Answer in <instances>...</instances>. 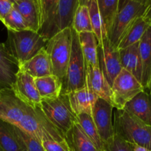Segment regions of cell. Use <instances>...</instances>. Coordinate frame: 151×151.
Returning <instances> with one entry per match:
<instances>
[{"instance_id":"obj_32","label":"cell","mask_w":151,"mask_h":151,"mask_svg":"<svg viewBox=\"0 0 151 151\" xmlns=\"http://www.w3.org/2000/svg\"><path fill=\"white\" fill-rule=\"evenodd\" d=\"M13 126L15 133L24 151H45L43 147L42 143L39 139L25 132L19 127L13 125Z\"/></svg>"},{"instance_id":"obj_44","label":"cell","mask_w":151,"mask_h":151,"mask_svg":"<svg viewBox=\"0 0 151 151\" xmlns=\"http://www.w3.org/2000/svg\"><path fill=\"white\" fill-rule=\"evenodd\" d=\"M148 91H150V94H151V83H150V88H149Z\"/></svg>"},{"instance_id":"obj_8","label":"cell","mask_w":151,"mask_h":151,"mask_svg":"<svg viewBox=\"0 0 151 151\" xmlns=\"http://www.w3.org/2000/svg\"><path fill=\"white\" fill-rule=\"evenodd\" d=\"M97 60L99 69L103 72L111 87L114 81L122 68L119 58V50L112 46L108 37L98 42Z\"/></svg>"},{"instance_id":"obj_5","label":"cell","mask_w":151,"mask_h":151,"mask_svg":"<svg viewBox=\"0 0 151 151\" xmlns=\"http://www.w3.org/2000/svg\"><path fill=\"white\" fill-rule=\"evenodd\" d=\"M16 126L41 142L45 139L65 141L64 135L49 121L40 107L33 109L28 106L26 114Z\"/></svg>"},{"instance_id":"obj_14","label":"cell","mask_w":151,"mask_h":151,"mask_svg":"<svg viewBox=\"0 0 151 151\" xmlns=\"http://www.w3.org/2000/svg\"><path fill=\"white\" fill-rule=\"evenodd\" d=\"M98 98L103 99L111 104V87L99 69L98 66L86 64V85Z\"/></svg>"},{"instance_id":"obj_6","label":"cell","mask_w":151,"mask_h":151,"mask_svg":"<svg viewBox=\"0 0 151 151\" xmlns=\"http://www.w3.org/2000/svg\"><path fill=\"white\" fill-rule=\"evenodd\" d=\"M40 109L50 122L63 135L77 122V116L72 111L67 94H60L55 100H42Z\"/></svg>"},{"instance_id":"obj_41","label":"cell","mask_w":151,"mask_h":151,"mask_svg":"<svg viewBox=\"0 0 151 151\" xmlns=\"http://www.w3.org/2000/svg\"><path fill=\"white\" fill-rule=\"evenodd\" d=\"M133 1H137V2H139L141 3V4H145V0H133Z\"/></svg>"},{"instance_id":"obj_27","label":"cell","mask_w":151,"mask_h":151,"mask_svg":"<svg viewBox=\"0 0 151 151\" xmlns=\"http://www.w3.org/2000/svg\"><path fill=\"white\" fill-rule=\"evenodd\" d=\"M0 147L3 151H24L13 125L0 120Z\"/></svg>"},{"instance_id":"obj_3","label":"cell","mask_w":151,"mask_h":151,"mask_svg":"<svg viewBox=\"0 0 151 151\" xmlns=\"http://www.w3.org/2000/svg\"><path fill=\"white\" fill-rule=\"evenodd\" d=\"M86 85V63L80 45L78 33L72 27L71 54L60 94H67Z\"/></svg>"},{"instance_id":"obj_10","label":"cell","mask_w":151,"mask_h":151,"mask_svg":"<svg viewBox=\"0 0 151 151\" xmlns=\"http://www.w3.org/2000/svg\"><path fill=\"white\" fill-rule=\"evenodd\" d=\"M28 106L16 96L12 88L0 89V120L18 125Z\"/></svg>"},{"instance_id":"obj_30","label":"cell","mask_w":151,"mask_h":151,"mask_svg":"<svg viewBox=\"0 0 151 151\" xmlns=\"http://www.w3.org/2000/svg\"><path fill=\"white\" fill-rule=\"evenodd\" d=\"M87 6L89 10L90 19H91L93 32L97 37L98 42H100L102 40L108 37V35L104 24H103L100 13L99 12L97 0H89Z\"/></svg>"},{"instance_id":"obj_13","label":"cell","mask_w":151,"mask_h":151,"mask_svg":"<svg viewBox=\"0 0 151 151\" xmlns=\"http://www.w3.org/2000/svg\"><path fill=\"white\" fill-rule=\"evenodd\" d=\"M19 72V63L10 54L5 44L0 43V89L12 88Z\"/></svg>"},{"instance_id":"obj_28","label":"cell","mask_w":151,"mask_h":151,"mask_svg":"<svg viewBox=\"0 0 151 151\" xmlns=\"http://www.w3.org/2000/svg\"><path fill=\"white\" fill-rule=\"evenodd\" d=\"M77 122L83 129L86 135L92 142L98 151L103 150V143L100 139L92 116L87 114L77 115Z\"/></svg>"},{"instance_id":"obj_12","label":"cell","mask_w":151,"mask_h":151,"mask_svg":"<svg viewBox=\"0 0 151 151\" xmlns=\"http://www.w3.org/2000/svg\"><path fill=\"white\" fill-rule=\"evenodd\" d=\"M16 97L31 108L40 107L41 98L35 86V80L29 74L19 70L12 88Z\"/></svg>"},{"instance_id":"obj_35","label":"cell","mask_w":151,"mask_h":151,"mask_svg":"<svg viewBox=\"0 0 151 151\" xmlns=\"http://www.w3.org/2000/svg\"><path fill=\"white\" fill-rule=\"evenodd\" d=\"M45 151H69L66 141L58 142L53 139H45L41 142Z\"/></svg>"},{"instance_id":"obj_15","label":"cell","mask_w":151,"mask_h":151,"mask_svg":"<svg viewBox=\"0 0 151 151\" xmlns=\"http://www.w3.org/2000/svg\"><path fill=\"white\" fill-rule=\"evenodd\" d=\"M69 105L75 115L92 114V110L98 97L86 86L67 94Z\"/></svg>"},{"instance_id":"obj_23","label":"cell","mask_w":151,"mask_h":151,"mask_svg":"<svg viewBox=\"0 0 151 151\" xmlns=\"http://www.w3.org/2000/svg\"><path fill=\"white\" fill-rule=\"evenodd\" d=\"M64 139L69 151H98L78 122L65 134Z\"/></svg>"},{"instance_id":"obj_16","label":"cell","mask_w":151,"mask_h":151,"mask_svg":"<svg viewBox=\"0 0 151 151\" xmlns=\"http://www.w3.org/2000/svg\"><path fill=\"white\" fill-rule=\"evenodd\" d=\"M128 111L145 123L151 125V94L148 90L141 91L124 106Z\"/></svg>"},{"instance_id":"obj_2","label":"cell","mask_w":151,"mask_h":151,"mask_svg":"<svg viewBox=\"0 0 151 151\" xmlns=\"http://www.w3.org/2000/svg\"><path fill=\"white\" fill-rule=\"evenodd\" d=\"M48 41L38 32L29 29L19 32L7 30L5 45L21 65L45 48Z\"/></svg>"},{"instance_id":"obj_22","label":"cell","mask_w":151,"mask_h":151,"mask_svg":"<svg viewBox=\"0 0 151 151\" xmlns=\"http://www.w3.org/2000/svg\"><path fill=\"white\" fill-rule=\"evenodd\" d=\"M79 4V0H58L54 22L55 33L72 27L74 16Z\"/></svg>"},{"instance_id":"obj_36","label":"cell","mask_w":151,"mask_h":151,"mask_svg":"<svg viewBox=\"0 0 151 151\" xmlns=\"http://www.w3.org/2000/svg\"><path fill=\"white\" fill-rule=\"evenodd\" d=\"M13 4L9 0H0V21L2 22L6 16L13 9Z\"/></svg>"},{"instance_id":"obj_25","label":"cell","mask_w":151,"mask_h":151,"mask_svg":"<svg viewBox=\"0 0 151 151\" xmlns=\"http://www.w3.org/2000/svg\"><path fill=\"white\" fill-rule=\"evenodd\" d=\"M34 80L41 100H55L61 94L62 83L55 75L34 78Z\"/></svg>"},{"instance_id":"obj_43","label":"cell","mask_w":151,"mask_h":151,"mask_svg":"<svg viewBox=\"0 0 151 151\" xmlns=\"http://www.w3.org/2000/svg\"><path fill=\"white\" fill-rule=\"evenodd\" d=\"M9 1H10V2H12V3H13V4H14V3L17 2L18 1H19V0H9Z\"/></svg>"},{"instance_id":"obj_9","label":"cell","mask_w":151,"mask_h":151,"mask_svg":"<svg viewBox=\"0 0 151 151\" xmlns=\"http://www.w3.org/2000/svg\"><path fill=\"white\" fill-rule=\"evenodd\" d=\"M145 10V6L144 4L131 0L118 12L108 35V38L114 47L118 49V45L125 31L137 17L143 15Z\"/></svg>"},{"instance_id":"obj_46","label":"cell","mask_w":151,"mask_h":151,"mask_svg":"<svg viewBox=\"0 0 151 151\" xmlns=\"http://www.w3.org/2000/svg\"></svg>"},{"instance_id":"obj_39","label":"cell","mask_w":151,"mask_h":151,"mask_svg":"<svg viewBox=\"0 0 151 151\" xmlns=\"http://www.w3.org/2000/svg\"><path fill=\"white\" fill-rule=\"evenodd\" d=\"M134 151H149V150H147V149L145 148V147H141V146L135 145V146H134Z\"/></svg>"},{"instance_id":"obj_7","label":"cell","mask_w":151,"mask_h":151,"mask_svg":"<svg viewBox=\"0 0 151 151\" xmlns=\"http://www.w3.org/2000/svg\"><path fill=\"white\" fill-rule=\"evenodd\" d=\"M141 83L130 72L122 69L111 86V105L116 110H122L128 102L144 91Z\"/></svg>"},{"instance_id":"obj_42","label":"cell","mask_w":151,"mask_h":151,"mask_svg":"<svg viewBox=\"0 0 151 151\" xmlns=\"http://www.w3.org/2000/svg\"><path fill=\"white\" fill-rule=\"evenodd\" d=\"M150 1H151V0H145V7L149 4V3L150 2Z\"/></svg>"},{"instance_id":"obj_33","label":"cell","mask_w":151,"mask_h":151,"mask_svg":"<svg viewBox=\"0 0 151 151\" xmlns=\"http://www.w3.org/2000/svg\"><path fill=\"white\" fill-rule=\"evenodd\" d=\"M1 22L4 24L7 30L19 32L28 29L23 17L15 7H13Z\"/></svg>"},{"instance_id":"obj_38","label":"cell","mask_w":151,"mask_h":151,"mask_svg":"<svg viewBox=\"0 0 151 151\" xmlns=\"http://www.w3.org/2000/svg\"><path fill=\"white\" fill-rule=\"evenodd\" d=\"M131 0H119V4H118V12L120 11L128 2Z\"/></svg>"},{"instance_id":"obj_11","label":"cell","mask_w":151,"mask_h":151,"mask_svg":"<svg viewBox=\"0 0 151 151\" xmlns=\"http://www.w3.org/2000/svg\"><path fill=\"white\" fill-rule=\"evenodd\" d=\"M114 107L109 102L98 98L92 110V119L96 125L103 145L114 135L112 122V111Z\"/></svg>"},{"instance_id":"obj_1","label":"cell","mask_w":151,"mask_h":151,"mask_svg":"<svg viewBox=\"0 0 151 151\" xmlns=\"http://www.w3.org/2000/svg\"><path fill=\"white\" fill-rule=\"evenodd\" d=\"M114 128L115 134L125 141L151 151V125L132 114L123 109L116 111Z\"/></svg>"},{"instance_id":"obj_37","label":"cell","mask_w":151,"mask_h":151,"mask_svg":"<svg viewBox=\"0 0 151 151\" xmlns=\"http://www.w3.org/2000/svg\"><path fill=\"white\" fill-rule=\"evenodd\" d=\"M143 16L147 19L149 23L150 24L151 27V1L145 7V10Z\"/></svg>"},{"instance_id":"obj_31","label":"cell","mask_w":151,"mask_h":151,"mask_svg":"<svg viewBox=\"0 0 151 151\" xmlns=\"http://www.w3.org/2000/svg\"><path fill=\"white\" fill-rule=\"evenodd\" d=\"M72 27L78 33L84 32H93L88 6H78L74 16Z\"/></svg>"},{"instance_id":"obj_19","label":"cell","mask_w":151,"mask_h":151,"mask_svg":"<svg viewBox=\"0 0 151 151\" xmlns=\"http://www.w3.org/2000/svg\"><path fill=\"white\" fill-rule=\"evenodd\" d=\"M119 52L122 69L130 72L142 83V67L139 51V42L126 48L120 49Z\"/></svg>"},{"instance_id":"obj_24","label":"cell","mask_w":151,"mask_h":151,"mask_svg":"<svg viewBox=\"0 0 151 151\" xmlns=\"http://www.w3.org/2000/svg\"><path fill=\"white\" fill-rule=\"evenodd\" d=\"M150 27V24L143 15L137 17L124 33L118 45V50L126 48L139 42L142 37Z\"/></svg>"},{"instance_id":"obj_21","label":"cell","mask_w":151,"mask_h":151,"mask_svg":"<svg viewBox=\"0 0 151 151\" xmlns=\"http://www.w3.org/2000/svg\"><path fill=\"white\" fill-rule=\"evenodd\" d=\"M139 51L142 67V85L145 89L148 90L151 83V27L139 42Z\"/></svg>"},{"instance_id":"obj_18","label":"cell","mask_w":151,"mask_h":151,"mask_svg":"<svg viewBox=\"0 0 151 151\" xmlns=\"http://www.w3.org/2000/svg\"><path fill=\"white\" fill-rule=\"evenodd\" d=\"M19 70L29 74L34 78L52 75L50 58L45 48L27 61L19 65Z\"/></svg>"},{"instance_id":"obj_4","label":"cell","mask_w":151,"mask_h":151,"mask_svg":"<svg viewBox=\"0 0 151 151\" xmlns=\"http://www.w3.org/2000/svg\"><path fill=\"white\" fill-rule=\"evenodd\" d=\"M72 27L66 28L49 39L45 50L50 58L52 75L63 83L71 54Z\"/></svg>"},{"instance_id":"obj_40","label":"cell","mask_w":151,"mask_h":151,"mask_svg":"<svg viewBox=\"0 0 151 151\" xmlns=\"http://www.w3.org/2000/svg\"><path fill=\"white\" fill-rule=\"evenodd\" d=\"M89 0H79V5H87Z\"/></svg>"},{"instance_id":"obj_34","label":"cell","mask_w":151,"mask_h":151,"mask_svg":"<svg viewBox=\"0 0 151 151\" xmlns=\"http://www.w3.org/2000/svg\"><path fill=\"white\" fill-rule=\"evenodd\" d=\"M134 145L125 141L117 134H114L109 141L103 145L104 151H134Z\"/></svg>"},{"instance_id":"obj_17","label":"cell","mask_w":151,"mask_h":151,"mask_svg":"<svg viewBox=\"0 0 151 151\" xmlns=\"http://www.w3.org/2000/svg\"><path fill=\"white\" fill-rule=\"evenodd\" d=\"M58 0H38L41 27L38 33L49 40L55 35V18Z\"/></svg>"},{"instance_id":"obj_29","label":"cell","mask_w":151,"mask_h":151,"mask_svg":"<svg viewBox=\"0 0 151 151\" xmlns=\"http://www.w3.org/2000/svg\"><path fill=\"white\" fill-rule=\"evenodd\" d=\"M97 2L103 24L109 35L118 13L119 0H97Z\"/></svg>"},{"instance_id":"obj_26","label":"cell","mask_w":151,"mask_h":151,"mask_svg":"<svg viewBox=\"0 0 151 151\" xmlns=\"http://www.w3.org/2000/svg\"><path fill=\"white\" fill-rule=\"evenodd\" d=\"M80 45L85 59L86 63L91 66H97V49L98 41L93 32L78 33Z\"/></svg>"},{"instance_id":"obj_45","label":"cell","mask_w":151,"mask_h":151,"mask_svg":"<svg viewBox=\"0 0 151 151\" xmlns=\"http://www.w3.org/2000/svg\"><path fill=\"white\" fill-rule=\"evenodd\" d=\"M0 151H3V150H2V149L1 148V147H0Z\"/></svg>"},{"instance_id":"obj_20","label":"cell","mask_w":151,"mask_h":151,"mask_svg":"<svg viewBox=\"0 0 151 151\" xmlns=\"http://www.w3.org/2000/svg\"><path fill=\"white\" fill-rule=\"evenodd\" d=\"M13 7L22 15L28 29L34 32H39L41 19L38 0H19L13 4Z\"/></svg>"}]
</instances>
